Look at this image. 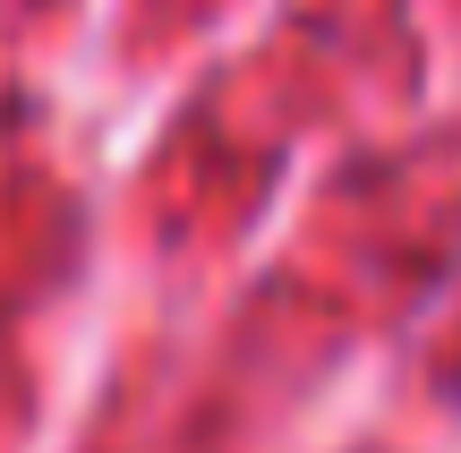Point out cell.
Wrapping results in <instances>:
<instances>
[{
  "label": "cell",
  "instance_id": "cell-1",
  "mask_svg": "<svg viewBox=\"0 0 461 453\" xmlns=\"http://www.w3.org/2000/svg\"><path fill=\"white\" fill-rule=\"evenodd\" d=\"M453 411H461V368H453Z\"/></svg>",
  "mask_w": 461,
  "mask_h": 453
}]
</instances>
